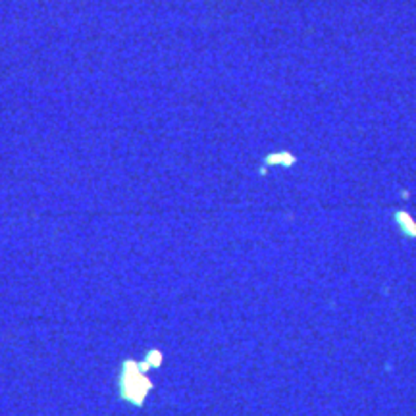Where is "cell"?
<instances>
[{"instance_id":"1","label":"cell","mask_w":416,"mask_h":416,"mask_svg":"<svg viewBox=\"0 0 416 416\" xmlns=\"http://www.w3.org/2000/svg\"><path fill=\"white\" fill-rule=\"evenodd\" d=\"M397 222H399V225H403V232L407 233V235H412V237H414L416 235V222L408 216L407 212H399V214H397Z\"/></svg>"}]
</instances>
